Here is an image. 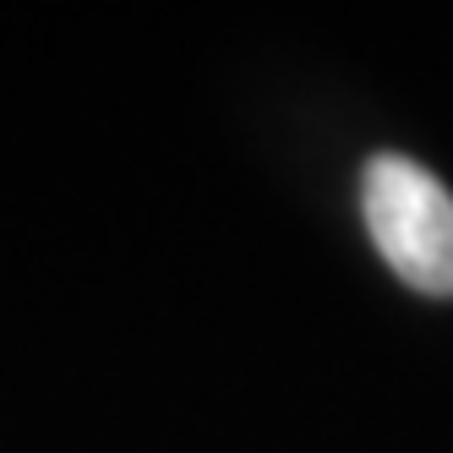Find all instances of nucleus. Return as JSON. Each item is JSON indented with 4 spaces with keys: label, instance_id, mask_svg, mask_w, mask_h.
Instances as JSON below:
<instances>
[{
    "label": "nucleus",
    "instance_id": "obj_1",
    "mask_svg": "<svg viewBox=\"0 0 453 453\" xmlns=\"http://www.w3.org/2000/svg\"><path fill=\"white\" fill-rule=\"evenodd\" d=\"M366 230L420 296H453V191L410 153H372L361 170Z\"/></svg>",
    "mask_w": 453,
    "mask_h": 453
}]
</instances>
